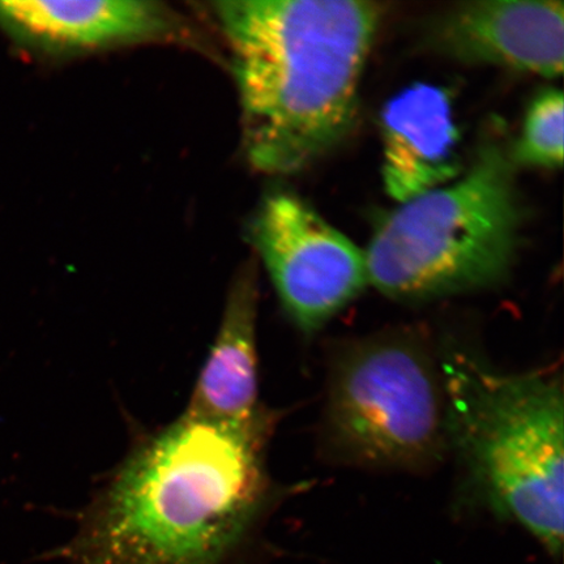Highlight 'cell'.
<instances>
[{
	"mask_svg": "<svg viewBox=\"0 0 564 564\" xmlns=\"http://www.w3.org/2000/svg\"><path fill=\"white\" fill-rule=\"evenodd\" d=\"M272 414L185 413L127 456L59 555L68 564H236L270 499Z\"/></svg>",
	"mask_w": 564,
	"mask_h": 564,
	"instance_id": "1",
	"label": "cell"
},
{
	"mask_svg": "<svg viewBox=\"0 0 564 564\" xmlns=\"http://www.w3.org/2000/svg\"><path fill=\"white\" fill-rule=\"evenodd\" d=\"M216 13L232 52L253 167L295 173L348 137L383 15L378 3L232 0L217 3Z\"/></svg>",
	"mask_w": 564,
	"mask_h": 564,
	"instance_id": "2",
	"label": "cell"
},
{
	"mask_svg": "<svg viewBox=\"0 0 564 564\" xmlns=\"http://www.w3.org/2000/svg\"><path fill=\"white\" fill-rule=\"evenodd\" d=\"M447 446L477 502L520 524L553 556L563 546V388L544 372L499 371L444 350Z\"/></svg>",
	"mask_w": 564,
	"mask_h": 564,
	"instance_id": "3",
	"label": "cell"
},
{
	"mask_svg": "<svg viewBox=\"0 0 564 564\" xmlns=\"http://www.w3.org/2000/svg\"><path fill=\"white\" fill-rule=\"evenodd\" d=\"M520 227L512 159L484 147L467 172L379 224L365 251L369 284L405 302L496 286L512 270Z\"/></svg>",
	"mask_w": 564,
	"mask_h": 564,
	"instance_id": "4",
	"label": "cell"
},
{
	"mask_svg": "<svg viewBox=\"0 0 564 564\" xmlns=\"http://www.w3.org/2000/svg\"><path fill=\"white\" fill-rule=\"evenodd\" d=\"M324 440L330 453L364 467L421 469L447 446L441 371L413 335L349 345L330 369Z\"/></svg>",
	"mask_w": 564,
	"mask_h": 564,
	"instance_id": "5",
	"label": "cell"
},
{
	"mask_svg": "<svg viewBox=\"0 0 564 564\" xmlns=\"http://www.w3.org/2000/svg\"><path fill=\"white\" fill-rule=\"evenodd\" d=\"M252 241L282 306L305 334L321 329L369 284L365 252L292 193L264 197Z\"/></svg>",
	"mask_w": 564,
	"mask_h": 564,
	"instance_id": "6",
	"label": "cell"
},
{
	"mask_svg": "<svg viewBox=\"0 0 564 564\" xmlns=\"http://www.w3.org/2000/svg\"><path fill=\"white\" fill-rule=\"evenodd\" d=\"M562 2L476 0L451 6L430 26L436 52L465 63L560 76L564 54Z\"/></svg>",
	"mask_w": 564,
	"mask_h": 564,
	"instance_id": "7",
	"label": "cell"
},
{
	"mask_svg": "<svg viewBox=\"0 0 564 564\" xmlns=\"http://www.w3.org/2000/svg\"><path fill=\"white\" fill-rule=\"evenodd\" d=\"M382 175L399 204L447 185L462 174L458 130L449 95L414 84L391 98L380 116Z\"/></svg>",
	"mask_w": 564,
	"mask_h": 564,
	"instance_id": "8",
	"label": "cell"
},
{
	"mask_svg": "<svg viewBox=\"0 0 564 564\" xmlns=\"http://www.w3.org/2000/svg\"><path fill=\"white\" fill-rule=\"evenodd\" d=\"M0 18L35 44L67 53L150 40L172 28L164 7L143 0L0 2Z\"/></svg>",
	"mask_w": 564,
	"mask_h": 564,
	"instance_id": "9",
	"label": "cell"
},
{
	"mask_svg": "<svg viewBox=\"0 0 564 564\" xmlns=\"http://www.w3.org/2000/svg\"><path fill=\"white\" fill-rule=\"evenodd\" d=\"M257 303L256 280L243 274L231 289L187 413L225 423H250L268 414L258 400Z\"/></svg>",
	"mask_w": 564,
	"mask_h": 564,
	"instance_id": "10",
	"label": "cell"
},
{
	"mask_svg": "<svg viewBox=\"0 0 564 564\" xmlns=\"http://www.w3.org/2000/svg\"><path fill=\"white\" fill-rule=\"evenodd\" d=\"M514 160L533 167L555 169L563 161V95L546 89L527 111Z\"/></svg>",
	"mask_w": 564,
	"mask_h": 564,
	"instance_id": "11",
	"label": "cell"
}]
</instances>
